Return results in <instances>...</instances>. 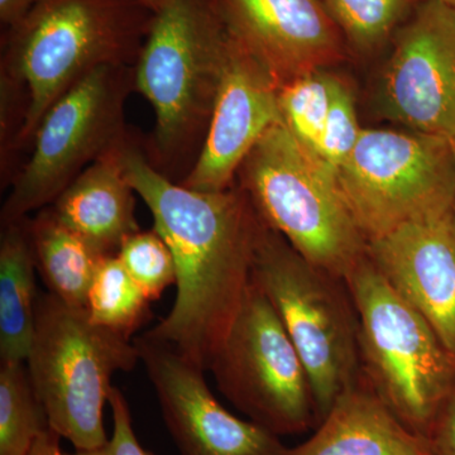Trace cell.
<instances>
[{"label":"cell","mask_w":455,"mask_h":455,"mask_svg":"<svg viewBox=\"0 0 455 455\" xmlns=\"http://www.w3.org/2000/svg\"><path fill=\"white\" fill-rule=\"evenodd\" d=\"M278 88L267 66L233 33L202 151L180 184L206 193L235 187L247 156L281 122Z\"/></svg>","instance_id":"cell-13"},{"label":"cell","mask_w":455,"mask_h":455,"mask_svg":"<svg viewBox=\"0 0 455 455\" xmlns=\"http://www.w3.org/2000/svg\"><path fill=\"white\" fill-rule=\"evenodd\" d=\"M140 362L130 338L95 324L84 307L40 293L26 364L51 429L76 451L108 442L104 406L112 377Z\"/></svg>","instance_id":"cell-6"},{"label":"cell","mask_w":455,"mask_h":455,"mask_svg":"<svg viewBox=\"0 0 455 455\" xmlns=\"http://www.w3.org/2000/svg\"><path fill=\"white\" fill-rule=\"evenodd\" d=\"M252 277L300 355L319 425L335 400L362 379L358 315L348 283L304 259L266 224Z\"/></svg>","instance_id":"cell-7"},{"label":"cell","mask_w":455,"mask_h":455,"mask_svg":"<svg viewBox=\"0 0 455 455\" xmlns=\"http://www.w3.org/2000/svg\"><path fill=\"white\" fill-rule=\"evenodd\" d=\"M284 455H433L429 442L392 414L366 379L335 400L315 433Z\"/></svg>","instance_id":"cell-16"},{"label":"cell","mask_w":455,"mask_h":455,"mask_svg":"<svg viewBox=\"0 0 455 455\" xmlns=\"http://www.w3.org/2000/svg\"><path fill=\"white\" fill-rule=\"evenodd\" d=\"M367 256L455 355L454 209L368 242Z\"/></svg>","instance_id":"cell-14"},{"label":"cell","mask_w":455,"mask_h":455,"mask_svg":"<svg viewBox=\"0 0 455 455\" xmlns=\"http://www.w3.org/2000/svg\"><path fill=\"white\" fill-rule=\"evenodd\" d=\"M445 3H448V4L453 5L455 7V0H444Z\"/></svg>","instance_id":"cell-32"},{"label":"cell","mask_w":455,"mask_h":455,"mask_svg":"<svg viewBox=\"0 0 455 455\" xmlns=\"http://www.w3.org/2000/svg\"><path fill=\"white\" fill-rule=\"evenodd\" d=\"M232 32L283 85L340 59L344 37L324 0H218Z\"/></svg>","instance_id":"cell-15"},{"label":"cell","mask_w":455,"mask_h":455,"mask_svg":"<svg viewBox=\"0 0 455 455\" xmlns=\"http://www.w3.org/2000/svg\"><path fill=\"white\" fill-rule=\"evenodd\" d=\"M335 178L367 243L454 209L453 149L442 137L363 130Z\"/></svg>","instance_id":"cell-9"},{"label":"cell","mask_w":455,"mask_h":455,"mask_svg":"<svg viewBox=\"0 0 455 455\" xmlns=\"http://www.w3.org/2000/svg\"><path fill=\"white\" fill-rule=\"evenodd\" d=\"M383 110L410 131L455 137V7L421 0L394 36Z\"/></svg>","instance_id":"cell-11"},{"label":"cell","mask_w":455,"mask_h":455,"mask_svg":"<svg viewBox=\"0 0 455 455\" xmlns=\"http://www.w3.org/2000/svg\"><path fill=\"white\" fill-rule=\"evenodd\" d=\"M266 226L304 259L344 278L367 256V239L341 196L335 172L278 122L238 171Z\"/></svg>","instance_id":"cell-5"},{"label":"cell","mask_w":455,"mask_h":455,"mask_svg":"<svg viewBox=\"0 0 455 455\" xmlns=\"http://www.w3.org/2000/svg\"><path fill=\"white\" fill-rule=\"evenodd\" d=\"M451 149H453L454 160H455V137L451 140ZM454 214H455V202H454Z\"/></svg>","instance_id":"cell-31"},{"label":"cell","mask_w":455,"mask_h":455,"mask_svg":"<svg viewBox=\"0 0 455 455\" xmlns=\"http://www.w3.org/2000/svg\"><path fill=\"white\" fill-rule=\"evenodd\" d=\"M49 420L26 362L0 366V455H28Z\"/></svg>","instance_id":"cell-21"},{"label":"cell","mask_w":455,"mask_h":455,"mask_svg":"<svg viewBox=\"0 0 455 455\" xmlns=\"http://www.w3.org/2000/svg\"><path fill=\"white\" fill-rule=\"evenodd\" d=\"M140 2L143 3V4L147 5L149 9H152V11L157 12L158 9L161 8V5L164 4V0H140Z\"/></svg>","instance_id":"cell-30"},{"label":"cell","mask_w":455,"mask_h":455,"mask_svg":"<svg viewBox=\"0 0 455 455\" xmlns=\"http://www.w3.org/2000/svg\"><path fill=\"white\" fill-rule=\"evenodd\" d=\"M137 350L180 455H284L280 436L220 405L204 370L164 341L143 334Z\"/></svg>","instance_id":"cell-12"},{"label":"cell","mask_w":455,"mask_h":455,"mask_svg":"<svg viewBox=\"0 0 455 455\" xmlns=\"http://www.w3.org/2000/svg\"><path fill=\"white\" fill-rule=\"evenodd\" d=\"M123 142L90 164L50 205L66 226L106 256L116 254L123 242L140 230L134 214L136 191L123 170Z\"/></svg>","instance_id":"cell-17"},{"label":"cell","mask_w":455,"mask_h":455,"mask_svg":"<svg viewBox=\"0 0 455 455\" xmlns=\"http://www.w3.org/2000/svg\"><path fill=\"white\" fill-rule=\"evenodd\" d=\"M209 370L221 394L275 435L317 427L307 370L274 305L253 277Z\"/></svg>","instance_id":"cell-10"},{"label":"cell","mask_w":455,"mask_h":455,"mask_svg":"<svg viewBox=\"0 0 455 455\" xmlns=\"http://www.w3.org/2000/svg\"><path fill=\"white\" fill-rule=\"evenodd\" d=\"M121 160L176 266L172 309L145 335L209 370L252 281L265 221L242 187L206 193L166 178L133 133L123 142Z\"/></svg>","instance_id":"cell-1"},{"label":"cell","mask_w":455,"mask_h":455,"mask_svg":"<svg viewBox=\"0 0 455 455\" xmlns=\"http://www.w3.org/2000/svg\"><path fill=\"white\" fill-rule=\"evenodd\" d=\"M36 267L51 295L86 309L92 280L106 254L95 250L46 206L29 220Z\"/></svg>","instance_id":"cell-19"},{"label":"cell","mask_w":455,"mask_h":455,"mask_svg":"<svg viewBox=\"0 0 455 455\" xmlns=\"http://www.w3.org/2000/svg\"><path fill=\"white\" fill-rule=\"evenodd\" d=\"M427 442L433 455H455V391L440 410Z\"/></svg>","instance_id":"cell-27"},{"label":"cell","mask_w":455,"mask_h":455,"mask_svg":"<svg viewBox=\"0 0 455 455\" xmlns=\"http://www.w3.org/2000/svg\"><path fill=\"white\" fill-rule=\"evenodd\" d=\"M421 0H324L353 49L372 52L395 36Z\"/></svg>","instance_id":"cell-23"},{"label":"cell","mask_w":455,"mask_h":455,"mask_svg":"<svg viewBox=\"0 0 455 455\" xmlns=\"http://www.w3.org/2000/svg\"><path fill=\"white\" fill-rule=\"evenodd\" d=\"M337 79L325 68H315L278 88L281 122L300 146L319 158Z\"/></svg>","instance_id":"cell-22"},{"label":"cell","mask_w":455,"mask_h":455,"mask_svg":"<svg viewBox=\"0 0 455 455\" xmlns=\"http://www.w3.org/2000/svg\"><path fill=\"white\" fill-rule=\"evenodd\" d=\"M346 281L357 310L362 376L407 429L427 440L455 391V355L370 257Z\"/></svg>","instance_id":"cell-4"},{"label":"cell","mask_w":455,"mask_h":455,"mask_svg":"<svg viewBox=\"0 0 455 455\" xmlns=\"http://www.w3.org/2000/svg\"><path fill=\"white\" fill-rule=\"evenodd\" d=\"M133 92L134 66H101L53 103L9 185L2 226L52 205L83 171L127 139L124 109Z\"/></svg>","instance_id":"cell-8"},{"label":"cell","mask_w":455,"mask_h":455,"mask_svg":"<svg viewBox=\"0 0 455 455\" xmlns=\"http://www.w3.org/2000/svg\"><path fill=\"white\" fill-rule=\"evenodd\" d=\"M155 12L140 0H37L2 33L0 79L26 92L20 151H28L47 110L101 66H134Z\"/></svg>","instance_id":"cell-3"},{"label":"cell","mask_w":455,"mask_h":455,"mask_svg":"<svg viewBox=\"0 0 455 455\" xmlns=\"http://www.w3.org/2000/svg\"><path fill=\"white\" fill-rule=\"evenodd\" d=\"M36 2L37 0H0L2 31H8L20 25L35 7Z\"/></svg>","instance_id":"cell-28"},{"label":"cell","mask_w":455,"mask_h":455,"mask_svg":"<svg viewBox=\"0 0 455 455\" xmlns=\"http://www.w3.org/2000/svg\"><path fill=\"white\" fill-rule=\"evenodd\" d=\"M36 259L29 220L2 226L0 236V361L22 363L35 333Z\"/></svg>","instance_id":"cell-18"},{"label":"cell","mask_w":455,"mask_h":455,"mask_svg":"<svg viewBox=\"0 0 455 455\" xmlns=\"http://www.w3.org/2000/svg\"><path fill=\"white\" fill-rule=\"evenodd\" d=\"M28 455H70L61 448V438L49 427L38 436Z\"/></svg>","instance_id":"cell-29"},{"label":"cell","mask_w":455,"mask_h":455,"mask_svg":"<svg viewBox=\"0 0 455 455\" xmlns=\"http://www.w3.org/2000/svg\"><path fill=\"white\" fill-rule=\"evenodd\" d=\"M116 256L151 301L176 283V266L169 244L155 229L134 233L123 242Z\"/></svg>","instance_id":"cell-24"},{"label":"cell","mask_w":455,"mask_h":455,"mask_svg":"<svg viewBox=\"0 0 455 455\" xmlns=\"http://www.w3.org/2000/svg\"><path fill=\"white\" fill-rule=\"evenodd\" d=\"M233 33L218 0H164L134 65L136 92L151 104L149 163L182 182L196 164Z\"/></svg>","instance_id":"cell-2"},{"label":"cell","mask_w":455,"mask_h":455,"mask_svg":"<svg viewBox=\"0 0 455 455\" xmlns=\"http://www.w3.org/2000/svg\"><path fill=\"white\" fill-rule=\"evenodd\" d=\"M149 304L151 299L116 254L101 259L86 300V311L95 324L131 338L151 315Z\"/></svg>","instance_id":"cell-20"},{"label":"cell","mask_w":455,"mask_h":455,"mask_svg":"<svg viewBox=\"0 0 455 455\" xmlns=\"http://www.w3.org/2000/svg\"><path fill=\"white\" fill-rule=\"evenodd\" d=\"M362 131L352 90L346 83L337 79L320 145V158L337 172L357 146Z\"/></svg>","instance_id":"cell-25"},{"label":"cell","mask_w":455,"mask_h":455,"mask_svg":"<svg viewBox=\"0 0 455 455\" xmlns=\"http://www.w3.org/2000/svg\"><path fill=\"white\" fill-rule=\"evenodd\" d=\"M108 403H109L113 414L112 436L108 439L103 447L94 449V451H75V453L70 455H155L152 451L143 448L137 438L133 424H132L127 398L116 386H113Z\"/></svg>","instance_id":"cell-26"}]
</instances>
